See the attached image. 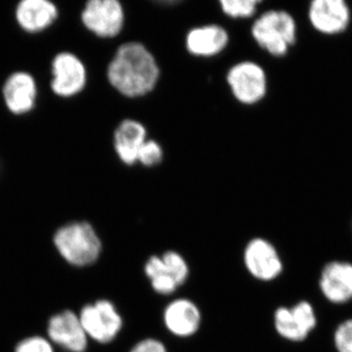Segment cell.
<instances>
[{
    "instance_id": "obj_1",
    "label": "cell",
    "mask_w": 352,
    "mask_h": 352,
    "mask_svg": "<svg viewBox=\"0 0 352 352\" xmlns=\"http://www.w3.org/2000/svg\"><path fill=\"white\" fill-rule=\"evenodd\" d=\"M109 82L129 98L150 94L156 87L160 68L156 59L143 44L127 43L120 46L107 69Z\"/></svg>"
},
{
    "instance_id": "obj_2",
    "label": "cell",
    "mask_w": 352,
    "mask_h": 352,
    "mask_svg": "<svg viewBox=\"0 0 352 352\" xmlns=\"http://www.w3.org/2000/svg\"><path fill=\"white\" fill-rule=\"evenodd\" d=\"M55 245L68 263L87 266L100 256L101 241L94 227L87 222H73L60 228L55 234Z\"/></svg>"
},
{
    "instance_id": "obj_3",
    "label": "cell",
    "mask_w": 352,
    "mask_h": 352,
    "mask_svg": "<svg viewBox=\"0 0 352 352\" xmlns=\"http://www.w3.org/2000/svg\"><path fill=\"white\" fill-rule=\"evenodd\" d=\"M296 23L291 14L270 10L261 15L252 28L254 41L273 56H284L296 41Z\"/></svg>"
},
{
    "instance_id": "obj_4",
    "label": "cell",
    "mask_w": 352,
    "mask_h": 352,
    "mask_svg": "<svg viewBox=\"0 0 352 352\" xmlns=\"http://www.w3.org/2000/svg\"><path fill=\"white\" fill-rule=\"evenodd\" d=\"M227 82L234 97L245 105L263 100L267 92L265 72L254 62L245 61L234 65L227 74Z\"/></svg>"
},
{
    "instance_id": "obj_5",
    "label": "cell",
    "mask_w": 352,
    "mask_h": 352,
    "mask_svg": "<svg viewBox=\"0 0 352 352\" xmlns=\"http://www.w3.org/2000/svg\"><path fill=\"white\" fill-rule=\"evenodd\" d=\"M82 21L96 36L113 38L124 27V9L120 0H88L82 10Z\"/></svg>"
},
{
    "instance_id": "obj_6",
    "label": "cell",
    "mask_w": 352,
    "mask_h": 352,
    "mask_svg": "<svg viewBox=\"0 0 352 352\" xmlns=\"http://www.w3.org/2000/svg\"><path fill=\"white\" fill-rule=\"evenodd\" d=\"M80 320L87 337L102 344L115 339L122 326V317L109 300H99L83 307Z\"/></svg>"
},
{
    "instance_id": "obj_7",
    "label": "cell",
    "mask_w": 352,
    "mask_h": 352,
    "mask_svg": "<svg viewBox=\"0 0 352 352\" xmlns=\"http://www.w3.org/2000/svg\"><path fill=\"white\" fill-rule=\"evenodd\" d=\"M308 19L315 31L335 36L351 24V7L346 0H310Z\"/></svg>"
},
{
    "instance_id": "obj_8",
    "label": "cell",
    "mask_w": 352,
    "mask_h": 352,
    "mask_svg": "<svg viewBox=\"0 0 352 352\" xmlns=\"http://www.w3.org/2000/svg\"><path fill=\"white\" fill-rule=\"evenodd\" d=\"M52 76L51 88L61 97L78 94L87 85V68L73 53L62 52L54 58Z\"/></svg>"
},
{
    "instance_id": "obj_9",
    "label": "cell",
    "mask_w": 352,
    "mask_h": 352,
    "mask_svg": "<svg viewBox=\"0 0 352 352\" xmlns=\"http://www.w3.org/2000/svg\"><path fill=\"white\" fill-rule=\"evenodd\" d=\"M244 261L252 276L261 281L274 279L283 268L276 249L261 238L250 241L245 249Z\"/></svg>"
},
{
    "instance_id": "obj_10",
    "label": "cell",
    "mask_w": 352,
    "mask_h": 352,
    "mask_svg": "<svg viewBox=\"0 0 352 352\" xmlns=\"http://www.w3.org/2000/svg\"><path fill=\"white\" fill-rule=\"evenodd\" d=\"M315 325L314 308L305 302L298 303L293 309L281 307L275 312V327L285 339L300 342Z\"/></svg>"
},
{
    "instance_id": "obj_11",
    "label": "cell",
    "mask_w": 352,
    "mask_h": 352,
    "mask_svg": "<svg viewBox=\"0 0 352 352\" xmlns=\"http://www.w3.org/2000/svg\"><path fill=\"white\" fill-rule=\"evenodd\" d=\"M50 339L69 351L83 352L87 346V335L74 312L65 311L52 317L48 325Z\"/></svg>"
},
{
    "instance_id": "obj_12",
    "label": "cell",
    "mask_w": 352,
    "mask_h": 352,
    "mask_svg": "<svg viewBox=\"0 0 352 352\" xmlns=\"http://www.w3.org/2000/svg\"><path fill=\"white\" fill-rule=\"evenodd\" d=\"M38 88L34 78L25 72H17L7 78L3 87L7 108L15 115L30 112L36 104Z\"/></svg>"
},
{
    "instance_id": "obj_13",
    "label": "cell",
    "mask_w": 352,
    "mask_h": 352,
    "mask_svg": "<svg viewBox=\"0 0 352 352\" xmlns=\"http://www.w3.org/2000/svg\"><path fill=\"white\" fill-rule=\"evenodd\" d=\"M57 17V6L51 0H20L16 8L18 24L32 34L47 29Z\"/></svg>"
},
{
    "instance_id": "obj_14",
    "label": "cell",
    "mask_w": 352,
    "mask_h": 352,
    "mask_svg": "<svg viewBox=\"0 0 352 352\" xmlns=\"http://www.w3.org/2000/svg\"><path fill=\"white\" fill-rule=\"evenodd\" d=\"M147 140V131L140 122L122 120L113 134V147L122 163L132 166L138 163L141 147Z\"/></svg>"
},
{
    "instance_id": "obj_15",
    "label": "cell",
    "mask_w": 352,
    "mask_h": 352,
    "mask_svg": "<svg viewBox=\"0 0 352 352\" xmlns=\"http://www.w3.org/2000/svg\"><path fill=\"white\" fill-rule=\"evenodd\" d=\"M164 324L177 337H190L198 331L201 314L195 303L186 298L173 300L164 310Z\"/></svg>"
},
{
    "instance_id": "obj_16",
    "label": "cell",
    "mask_w": 352,
    "mask_h": 352,
    "mask_svg": "<svg viewBox=\"0 0 352 352\" xmlns=\"http://www.w3.org/2000/svg\"><path fill=\"white\" fill-rule=\"evenodd\" d=\"M322 292L329 300L346 302L352 298V265L346 263H329L320 281Z\"/></svg>"
},
{
    "instance_id": "obj_17",
    "label": "cell",
    "mask_w": 352,
    "mask_h": 352,
    "mask_svg": "<svg viewBox=\"0 0 352 352\" xmlns=\"http://www.w3.org/2000/svg\"><path fill=\"white\" fill-rule=\"evenodd\" d=\"M228 41V34L223 28L217 25H203L189 32L186 47L195 56L212 57L221 52Z\"/></svg>"
},
{
    "instance_id": "obj_18",
    "label": "cell",
    "mask_w": 352,
    "mask_h": 352,
    "mask_svg": "<svg viewBox=\"0 0 352 352\" xmlns=\"http://www.w3.org/2000/svg\"><path fill=\"white\" fill-rule=\"evenodd\" d=\"M145 273L149 279L157 275L173 278L182 286L189 275L188 264L178 252H166L163 256H151L145 264Z\"/></svg>"
},
{
    "instance_id": "obj_19",
    "label": "cell",
    "mask_w": 352,
    "mask_h": 352,
    "mask_svg": "<svg viewBox=\"0 0 352 352\" xmlns=\"http://www.w3.org/2000/svg\"><path fill=\"white\" fill-rule=\"evenodd\" d=\"M263 0H219L222 10L232 18L251 17Z\"/></svg>"
},
{
    "instance_id": "obj_20",
    "label": "cell",
    "mask_w": 352,
    "mask_h": 352,
    "mask_svg": "<svg viewBox=\"0 0 352 352\" xmlns=\"http://www.w3.org/2000/svg\"><path fill=\"white\" fill-rule=\"evenodd\" d=\"M164 152L161 145L155 140L145 141L144 144L141 147L139 151L138 163H141L143 166H157L163 161Z\"/></svg>"
},
{
    "instance_id": "obj_21",
    "label": "cell",
    "mask_w": 352,
    "mask_h": 352,
    "mask_svg": "<svg viewBox=\"0 0 352 352\" xmlns=\"http://www.w3.org/2000/svg\"><path fill=\"white\" fill-rule=\"evenodd\" d=\"M335 342L340 352H352V320L344 322L338 328Z\"/></svg>"
},
{
    "instance_id": "obj_22",
    "label": "cell",
    "mask_w": 352,
    "mask_h": 352,
    "mask_svg": "<svg viewBox=\"0 0 352 352\" xmlns=\"http://www.w3.org/2000/svg\"><path fill=\"white\" fill-rule=\"evenodd\" d=\"M16 352H53V349L45 339L34 337L20 342Z\"/></svg>"
},
{
    "instance_id": "obj_23",
    "label": "cell",
    "mask_w": 352,
    "mask_h": 352,
    "mask_svg": "<svg viewBox=\"0 0 352 352\" xmlns=\"http://www.w3.org/2000/svg\"><path fill=\"white\" fill-rule=\"evenodd\" d=\"M131 352H168L161 342L155 339H146L136 344Z\"/></svg>"
},
{
    "instance_id": "obj_24",
    "label": "cell",
    "mask_w": 352,
    "mask_h": 352,
    "mask_svg": "<svg viewBox=\"0 0 352 352\" xmlns=\"http://www.w3.org/2000/svg\"><path fill=\"white\" fill-rule=\"evenodd\" d=\"M154 1L163 4H175L177 3V2L182 1V0H154Z\"/></svg>"
}]
</instances>
